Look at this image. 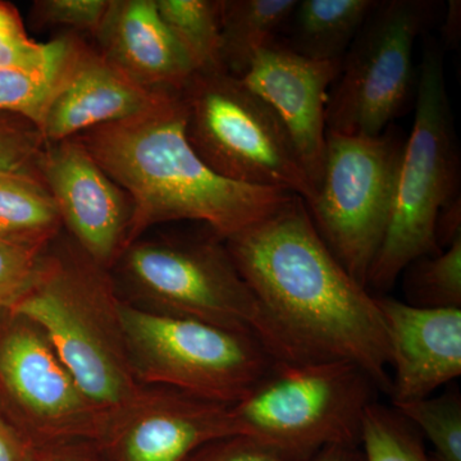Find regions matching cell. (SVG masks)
<instances>
[{"mask_svg": "<svg viewBox=\"0 0 461 461\" xmlns=\"http://www.w3.org/2000/svg\"><path fill=\"white\" fill-rule=\"evenodd\" d=\"M35 448L0 415V461H33Z\"/></svg>", "mask_w": 461, "mask_h": 461, "instance_id": "32", "label": "cell"}, {"mask_svg": "<svg viewBox=\"0 0 461 461\" xmlns=\"http://www.w3.org/2000/svg\"><path fill=\"white\" fill-rule=\"evenodd\" d=\"M94 38L108 62L147 89L181 91L196 72L156 0H111Z\"/></svg>", "mask_w": 461, "mask_h": 461, "instance_id": "17", "label": "cell"}, {"mask_svg": "<svg viewBox=\"0 0 461 461\" xmlns=\"http://www.w3.org/2000/svg\"><path fill=\"white\" fill-rule=\"evenodd\" d=\"M378 0H303L291 14L284 42L300 56L342 60Z\"/></svg>", "mask_w": 461, "mask_h": 461, "instance_id": "18", "label": "cell"}, {"mask_svg": "<svg viewBox=\"0 0 461 461\" xmlns=\"http://www.w3.org/2000/svg\"><path fill=\"white\" fill-rule=\"evenodd\" d=\"M235 435L232 405L144 386L109 415L96 442L108 461H187L209 442Z\"/></svg>", "mask_w": 461, "mask_h": 461, "instance_id": "12", "label": "cell"}, {"mask_svg": "<svg viewBox=\"0 0 461 461\" xmlns=\"http://www.w3.org/2000/svg\"><path fill=\"white\" fill-rule=\"evenodd\" d=\"M377 390L353 363H278L232 414L240 435L309 460L329 446L360 445Z\"/></svg>", "mask_w": 461, "mask_h": 461, "instance_id": "8", "label": "cell"}, {"mask_svg": "<svg viewBox=\"0 0 461 461\" xmlns=\"http://www.w3.org/2000/svg\"><path fill=\"white\" fill-rule=\"evenodd\" d=\"M75 138L131 198L127 248L156 224L175 221L205 223L227 240L296 196L212 171L187 139L181 91H168L147 112Z\"/></svg>", "mask_w": 461, "mask_h": 461, "instance_id": "2", "label": "cell"}, {"mask_svg": "<svg viewBox=\"0 0 461 461\" xmlns=\"http://www.w3.org/2000/svg\"><path fill=\"white\" fill-rule=\"evenodd\" d=\"M341 66L342 60L300 56L276 41L258 51L241 77L284 123L315 193L326 158L330 87L338 80Z\"/></svg>", "mask_w": 461, "mask_h": 461, "instance_id": "14", "label": "cell"}, {"mask_svg": "<svg viewBox=\"0 0 461 461\" xmlns=\"http://www.w3.org/2000/svg\"><path fill=\"white\" fill-rule=\"evenodd\" d=\"M459 157L444 54L430 39L424 48L411 132L403 142L386 235L369 272L368 285L387 290L415 260L442 250L437 221L456 200Z\"/></svg>", "mask_w": 461, "mask_h": 461, "instance_id": "4", "label": "cell"}, {"mask_svg": "<svg viewBox=\"0 0 461 461\" xmlns=\"http://www.w3.org/2000/svg\"><path fill=\"white\" fill-rule=\"evenodd\" d=\"M395 411L418 427L436 451V461H461V397L446 393L397 403Z\"/></svg>", "mask_w": 461, "mask_h": 461, "instance_id": "26", "label": "cell"}, {"mask_svg": "<svg viewBox=\"0 0 461 461\" xmlns=\"http://www.w3.org/2000/svg\"><path fill=\"white\" fill-rule=\"evenodd\" d=\"M364 461H436L427 454L420 433L396 411L373 402L362 426Z\"/></svg>", "mask_w": 461, "mask_h": 461, "instance_id": "23", "label": "cell"}, {"mask_svg": "<svg viewBox=\"0 0 461 461\" xmlns=\"http://www.w3.org/2000/svg\"><path fill=\"white\" fill-rule=\"evenodd\" d=\"M403 142L396 133L327 130L323 173L305 204L330 253L366 287L390 222Z\"/></svg>", "mask_w": 461, "mask_h": 461, "instance_id": "9", "label": "cell"}, {"mask_svg": "<svg viewBox=\"0 0 461 461\" xmlns=\"http://www.w3.org/2000/svg\"><path fill=\"white\" fill-rule=\"evenodd\" d=\"M187 461H308L253 437L235 435L215 439L200 447Z\"/></svg>", "mask_w": 461, "mask_h": 461, "instance_id": "30", "label": "cell"}, {"mask_svg": "<svg viewBox=\"0 0 461 461\" xmlns=\"http://www.w3.org/2000/svg\"><path fill=\"white\" fill-rule=\"evenodd\" d=\"M33 461H108L96 441L66 442L35 450Z\"/></svg>", "mask_w": 461, "mask_h": 461, "instance_id": "31", "label": "cell"}, {"mask_svg": "<svg viewBox=\"0 0 461 461\" xmlns=\"http://www.w3.org/2000/svg\"><path fill=\"white\" fill-rule=\"evenodd\" d=\"M224 244L262 309L276 362L353 363L390 393V345L377 297L330 253L304 200L294 196Z\"/></svg>", "mask_w": 461, "mask_h": 461, "instance_id": "1", "label": "cell"}, {"mask_svg": "<svg viewBox=\"0 0 461 461\" xmlns=\"http://www.w3.org/2000/svg\"><path fill=\"white\" fill-rule=\"evenodd\" d=\"M191 147L227 180L286 191L309 204L315 190L278 115L241 78L195 72L181 90Z\"/></svg>", "mask_w": 461, "mask_h": 461, "instance_id": "6", "label": "cell"}, {"mask_svg": "<svg viewBox=\"0 0 461 461\" xmlns=\"http://www.w3.org/2000/svg\"><path fill=\"white\" fill-rule=\"evenodd\" d=\"M168 91L136 84L84 41L45 109L41 123L47 142L75 138L103 124L120 122L147 112Z\"/></svg>", "mask_w": 461, "mask_h": 461, "instance_id": "16", "label": "cell"}, {"mask_svg": "<svg viewBox=\"0 0 461 461\" xmlns=\"http://www.w3.org/2000/svg\"><path fill=\"white\" fill-rule=\"evenodd\" d=\"M156 5L196 72L226 71L222 63L221 0H156Z\"/></svg>", "mask_w": 461, "mask_h": 461, "instance_id": "21", "label": "cell"}, {"mask_svg": "<svg viewBox=\"0 0 461 461\" xmlns=\"http://www.w3.org/2000/svg\"><path fill=\"white\" fill-rule=\"evenodd\" d=\"M42 254L0 240V312L8 311L25 293Z\"/></svg>", "mask_w": 461, "mask_h": 461, "instance_id": "29", "label": "cell"}, {"mask_svg": "<svg viewBox=\"0 0 461 461\" xmlns=\"http://www.w3.org/2000/svg\"><path fill=\"white\" fill-rule=\"evenodd\" d=\"M120 315L133 375L142 386L175 388L233 405L278 364L257 339L244 333L153 313L123 297Z\"/></svg>", "mask_w": 461, "mask_h": 461, "instance_id": "7", "label": "cell"}, {"mask_svg": "<svg viewBox=\"0 0 461 461\" xmlns=\"http://www.w3.org/2000/svg\"><path fill=\"white\" fill-rule=\"evenodd\" d=\"M35 123L16 114L0 113V176L41 178L39 160L45 147Z\"/></svg>", "mask_w": 461, "mask_h": 461, "instance_id": "27", "label": "cell"}, {"mask_svg": "<svg viewBox=\"0 0 461 461\" xmlns=\"http://www.w3.org/2000/svg\"><path fill=\"white\" fill-rule=\"evenodd\" d=\"M85 39L63 65L48 72L0 69V113L16 114L41 127L45 109L59 85L65 80Z\"/></svg>", "mask_w": 461, "mask_h": 461, "instance_id": "25", "label": "cell"}, {"mask_svg": "<svg viewBox=\"0 0 461 461\" xmlns=\"http://www.w3.org/2000/svg\"><path fill=\"white\" fill-rule=\"evenodd\" d=\"M408 293L418 306L461 308V236L446 250L408 267Z\"/></svg>", "mask_w": 461, "mask_h": 461, "instance_id": "24", "label": "cell"}, {"mask_svg": "<svg viewBox=\"0 0 461 461\" xmlns=\"http://www.w3.org/2000/svg\"><path fill=\"white\" fill-rule=\"evenodd\" d=\"M121 302L111 271L60 233L42 254L30 286L8 309L41 327L107 420L144 387L130 363Z\"/></svg>", "mask_w": 461, "mask_h": 461, "instance_id": "3", "label": "cell"}, {"mask_svg": "<svg viewBox=\"0 0 461 461\" xmlns=\"http://www.w3.org/2000/svg\"><path fill=\"white\" fill-rule=\"evenodd\" d=\"M126 302L153 313L213 324L257 339L269 353L262 309L213 232L139 239L112 268ZM271 354V353H269Z\"/></svg>", "mask_w": 461, "mask_h": 461, "instance_id": "5", "label": "cell"}, {"mask_svg": "<svg viewBox=\"0 0 461 461\" xmlns=\"http://www.w3.org/2000/svg\"><path fill=\"white\" fill-rule=\"evenodd\" d=\"M390 345L393 405L432 395L461 375V308L375 296Z\"/></svg>", "mask_w": 461, "mask_h": 461, "instance_id": "15", "label": "cell"}, {"mask_svg": "<svg viewBox=\"0 0 461 461\" xmlns=\"http://www.w3.org/2000/svg\"><path fill=\"white\" fill-rule=\"evenodd\" d=\"M308 461H364L363 454L357 447L348 446H329L321 448Z\"/></svg>", "mask_w": 461, "mask_h": 461, "instance_id": "33", "label": "cell"}, {"mask_svg": "<svg viewBox=\"0 0 461 461\" xmlns=\"http://www.w3.org/2000/svg\"><path fill=\"white\" fill-rule=\"evenodd\" d=\"M81 36L68 32L50 42L33 41L20 12L0 0V69L48 72L68 59Z\"/></svg>", "mask_w": 461, "mask_h": 461, "instance_id": "22", "label": "cell"}, {"mask_svg": "<svg viewBox=\"0 0 461 461\" xmlns=\"http://www.w3.org/2000/svg\"><path fill=\"white\" fill-rule=\"evenodd\" d=\"M62 230L56 203L41 178L0 176V240L45 251Z\"/></svg>", "mask_w": 461, "mask_h": 461, "instance_id": "20", "label": "cell"}, {"mask_svg": "<svg viewBox=\"0 0 461 461\" xmlns=\"http://www.w3.org/2000/svg\"><path fill=\"white\" fill-rule=\"evenodd\" d=\"M437 9L438 3L429 0L378 2L342 59L327 104L329 131L384 133L411 98L412 50Z\"/></svg>", "mask_w": 461, "mask_h": 461, "instance_id": "10", "label": "cell"}, {"mask_svg": "<svg viewBox=\"0 0 461 461\" xmlns=\"http://www.w3.org/2000/svg\"><path fill=\"white\" fill-rule=\"evenodd\" d=\"M0 415L35 450L99 441L107 418L33 321L0 312Z\"/></svg>", "mask_w": 461, "mask_h": 461, "instance_id": "11", "label": "cell"}, {"mask_svg": "<svg viewBox=\"0 0 461 461\" xmlns=\"http://www.w3.org/2000/svg\"><path fill=\"white\" fill-rule=\"evenodd\" d=\"M111 5V0H36L32 5L33 23L41 27H66L71 32L95 35Z\"/></svg>", "mask_w": 461, "mask_h": 461, "instance_id": "28", "label": "cell"}, {"mask_svg": "<svg viewBox=\"0 0 461 461\" xmlns=\"http://www.w3.org/2000/svg\"><path fill=\"white\" fill-rule=\"evenodd\" d=\"M39 172L69 238L112 271L127 248L132 217L129 194L76 138L45 142Z\"/></svg>", "mask_w": 461, "mask_h": 461, "instance_id": "13", "label": "cell"}, {"mask_svg": "<svg viewBox=\"0 0 461 461\" xmlns=\"http://www.w3.org/2000/svg\"><path fill=\"white\" fill-rule=\"evenodd\" d=\"M297 0H221L222 63L241 78L254 56L277 41Z\"/></svg>", "mask_w": 461, "mask_h": 461, "instance_id": "19", "label": "cell"}]
</instances>
